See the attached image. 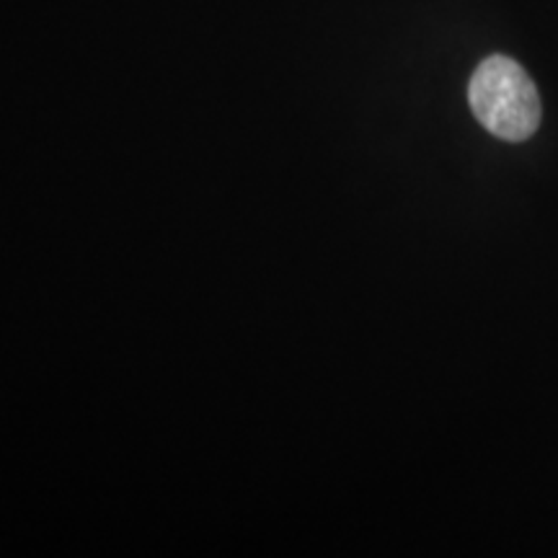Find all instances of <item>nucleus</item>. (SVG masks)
Returning <instances> with one entry per match:
<instances>
[{"instance_id":"obj_1","label":"nucleus","mask_w":558,"mask_h":558,"mask_svg":"<svg viewBox=\"0 0 558 558\" xmlns=\"http://www.w3.org/2000/svg\"><path fill=\"white\" fill-rule=\"evenodd\" d=\"M473 117L507 143H522L541 128V96L525 68L505 54H492L469 83Z\"/></svg>"}]
</instances>
